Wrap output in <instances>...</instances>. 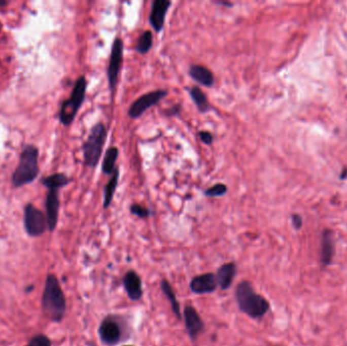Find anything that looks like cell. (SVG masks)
Returning a JSON list of instances; mask_svg holds the SVG:
<instances>
[{"instance_id":"1","label":"cell","mask_w":347,"mask_h":346,"mask_svg":"<svg viewBox=\"0 0 347 346\" xmlns=\"http://www.w3.org/2000/svg\"><path fill=\"white\" fill-rule=\"evenodd\" d=\"M42 309L46 318L54 323H60L65 316L66 298L60 282L54 274H48L46 277Z\"/></svg>"},{"instance_id":"2","label":"cell","mask_w":347,"mask_h":346,"mask_svg":"<svg viewBox=\"0 0 347 346\" xmlns=\"http://www.w3.org/2000/svg\"><path fill=\"white\" fill-rule=\"evenodd\" d=\"M234 297L239 310L252 319L262 318L270 308L269 301L257 293L251 282L247 280H242L236 285Z\"/></svg>"},{"instance_id":"3","label":"cell","mask_w":347,"mask_h":346,"mask_svg":"<svg viewBox=\"0 0 347 346\" xmlns=\"http://www.w3.org/2000/svg\"><path fill=\"white\" fill-rule=\"evenodd\" d=\"M97 333L103 345L116 346L130 338L132 328L124 316L110 314L99 323Z\"/></svg>"},{"instance_id":"4","label":"cell","mask_w":347,"mask_h":346,"mask_svg":"<svg viewBox=\"0 0 347 346\" xmlns=\"http://www.w3.org/2000/svg\"><path fill=\"white\" fill-rule=\"evenodd\" d=\"M39 149L34 145H26L19 157V162L14 169L11 183L15 188L22 187L34 181L39 175Z\"/></svg>"},{"instance_id":"5","label":"cell","mask_w":347,"mask_h":346,"mask_svg":"<svg viewBox=\"0 0 347 346\" xmlns=\"http://www.w3.org/2000/svg\"><path fill=\"white\" fill-rule=\"evenodd\" d=\"M107 136L108 132L102 123L98 122L92 126L86 141L83 143V158L86 166L95 167L97 165Z\"/></svg>"},{"instance_id":"6","label":"cell","mask_w":347,"mask_h":346,"mask_svg":"<svg viewBox=\"0 0 347 346\" xmlns=\"http://www.w3.org/2000/svg\"><path fill=\"white\" fill-rule=\"evenodd\" d=\"M86 86L87 82L85 77H78L75 81L70 97L62 102L59 113V119L64 126H69L73 122L79 108L84 101Z\"/></svg>"},{"instance_id":"7","label":"cell","mask_w":347,"mask_h":346,"mask_svg":"<svg viewBox=\"0 0 347 346\" xmlns=\"http://www.w3.org/2000/svg\"><path fill=\"white\" fill-rule=\"evenodd\" d=\"M23 214L24 228L29 236L42 235L48 229L46 214L31 203L25 205Z\"/></svg>"},{"instance_id":"8","label":"cell","mask_w":347,"mask_h":346,"mask_svg":"<svg viewBox=\"0 0 347 346\" xmlns=\"http://www.w3.org/2000/svg\"><path fill=\"white\" fill-rule=\"evenodd\" d=\"M123 41L120 38H116L112 46L109 66L107 70L109 86L112 92L115 91L116 86L118 84V77L123 60Z\"/></svg>"},{"instance_id":"9","label":"cell","mask_w":347,"mask_h":346,"mask_svg":"<svg viewBox=\"0 0 347 346\" xmlns=\"http://www.w3.org/2000/svg\"><path fill=\"white\" fill-rule=\"evenodd\" d=\"M167 93L168 92L165 89H156L139 96L131 103L128 111L129 117L132 119L139 118L146 110L156 105L160 99L167 95Z\"/></svg>"},{"instance_id":"10","label":"cell","mask_w":347,"mask_h":346,"mask_svg":"<svg viewBox=\"0 0 347 346\" xmlns=\"http://www.w3.org/2000/svg\"><path fill=\"white\" fill-rule=\"evenodd\" d=\"M183 317L188 336L192 341H195L204 330V322L196 308L192 305H186L184 307Z\"/></svg>"},{"instance_id":"11","label":"cell","mask_w":347,"mask_h":346,"mask_svg":"<svg viewBox=\"0 0 347 346\" xmlns=\"http://www.w3.org/2000/svg\"><path fill=\"white\" fill-rule=\"evenodd\" d=\"M190 289L196 294L212 293L216 290L218 284L213 273H203L192 278L190 281Z\"/></svg>"},{"instance_id":"12","label":"cell","mask_w":347,"mask_h":346,"mask_svg":"<svg viewBox=\"0 0 347 346\" xmlns=\"http://www.w3.org/2000/svg\"><path fill=\"white\" fill-rule=\"evenodd\" d=\"M46 217L48 223V229L52 232L57 226L60 200H59V190H49L46 196Z\"/></svg>"},{"instance_id":"13","label":"cell","mask_w":347,"mask_h":346,"mask_svg":"<svg viewBox=\"0 0 347 346\" xmlns=\"http://www.w3.org/2000/svg\"><path fill=\"white\" fill-rule=\"evenodd\" d=\"M123 286L128 297L133 301H138L143 296L142 281L134 270H129L123 277Z\"/></svg>"},{"instance_id":"14","label":"cell","mask_w":347,"mask_h":346,"mask_svg":"<svg viewBox=\"0 0 347 346\" xmlns=\"http://www.w3.org/2000/svg\"><path fill=\"white\" fill-rule=\"evenodd\" d=\"M171 2L168 0H154L149 14V22L156 32H159L164 24L166 12Z\"/></svg>"},{"instance_id":"15","label":"cell","mask_w":347,"mask_h":346,"mask_svg":"<svg viewBox=\"0 0 347 346\" xmlns=\"http://www.w3.org/2000/svg\"><path fill=\"white\" fill-rule=\"evenodd\" d=\"M236 275V265L233 262L222 264L216 271L215 277L217 284L222 290H227L232 285L233 279Z\"/></svg>"},{"instance_id":"16","label":"cell","mask_w":347,"mask_h":346,"mask_svg":"<svg viewBox=\"0 0 347 346\" xmlns=\"http://www.w3.org/2000/svg\"><path fill=\"white\" fill-rule=\"evenodd\" d=\"M189 74L195 81L204 86L210 87L214 83L213 73L205 66L194 64L190 67Z\"/></svg>"},{"instance_id":"17","label":"cell","mask_w":347,"mask_h":346,"mask_svg":"<svg viewBox=\"0 0 347 346\" xmlns=\"http://www.w3.org/2000/svg\"><path fill=\"white\" fill-rule=\"evenodd\" d=\"M160 288H161V291L164 294V296L169 301L170 307H171V310H172L174 315L177 317L178 320H182V313H181L180 303H179V301L177 299L176 293H175L170 283L166 279H162L160 281Z\"/></svg>"},{"instance_id":"18","label":"cell","mask_w":347,"mask_h":346,"mask_svg":"<svg viewBox=\"0 0 347 346\" xmlns=\"http://www.w3.org/2000/svg\"><path fill=\"white\" fill-rule=\"evenodd\" d=\"M334 245L332 238V232L326 230L322 235V249H321V260L324 265H329L333 258Z\"/></svg>"},{"instance_id":"19","label":"cell","mask_w":347,"mask_h":346,"mask_svg":"<svg viewBox=\"0 0 347 346\" xmlns=\"http://www.w3.org/2000/svg\"><path fill=\"white\" fill-rule=\"evenodd\" d=\"M118 181H119V168H115V170L113 171V174L111 175V179L108 181L106 188H105V194H103V208L107 209L108 207H110L117 185H118Z\"/></svg>"},{"instance_id":"20","label":"cell","mask_w":347,"mask_h":346,"mask_svg":"<svg viewBox=\"0 0 347 346\" xmlns=\"http://www.w3.org/2000/svg\"><path fill=\"white\" fill-rule=\"evenodd\" d=\"M70 182V179L62 172L53 174L43 179L42 183L46 186L49 190H59L60 188L66 186Z\"/></svg>"},{"instance_id":"21","label":"cell","mask_w":347,"mask_h":346,"mask_svg":"<svg viewBox=\"0 0 347 346\" xmlns=\"http://www.w3.org/2000/svg\"><path fill=\"white\" fill-rule=\"evenodd\" d=\"M119 150L117 147H110L105 154L102 164H101V170L106 175H112L115 170V163L116 159L118 158Z\"/></svg>"},{"instance_id":"22","label":"cell","mask_w":347,"mask_h":346,"mask_svg":"<svg viewBox=\"0 0 347 346\" xmlns=\"http://www.w3.org/2000/svg\"><path fill=\"white\" fill-rule=\"evenodd\" d=\"M190 95L193 99V101L195 102L196 107L198 108V110L201 113H205L210 109V105L209 101L207 99V96L205 95V93L202 91L201 88L194 86L190 89Z\"/></svg>"},{"instance_id":"23","label":"cell","mask_w":347,"mask_h":346,"mask_svg":"<svg viewBox=\"0 0 347 346\" xmlns=\"http://www.w3.org/2000/svg\"><path fill=\"white\" fill-rule=\"evenodd\" d=\"M153 36L150 30H145L138 39L136 44V51L140 54H146L152 47Z\"/></svg>"},{"instance_id":"24","label":"cell","mask_w":347,"mask_h":346,"mask_svg":"<svg viewBox=\"0 0 347 346\" xmlns=\"http://www.w3.org/2000/svg\"><path fill=\"white\" fill-rule=\"evenodd\" d=\"M227 192V187L224 184L218 183L208 188L204 193L207 197H221Z\"/></svg>"},{"instance_id":"25","label":"cell","mask_w":347,"mask_h":346,"mask_svg":"<svg viewBox=\"0 0 347 346\" xmlns=\"http://www.w3.org/2000/svg\"><path fill=\"white\" fill-rule=\"evenodd\" d=\"M26 346H52V343L48 336L44 334H38L29 340Z\"/></svg>"},{"instance_id":"26","label":"cell","mask_w":347,"mask_h":346,"mask_svg":"<svg viewBox=\"0 0 347 346\" xmlns=\"http://www.w3.org/2000/svg\"><path fill=\"white\" fill-rule=\"evenodd\" d=\"M130 211L132 214L139 218H147L150 215V210L139 205V204H133L130 206Z\"/></svg>"},{"instance_id":"27","label":"cell","mask_w":347,"mask_h":346,"mask_svg":"<svg viewBox=\"0 0 347 346\" xmlns=\"http://www.w3.org/2000/svg\"><path fill=\"white\" fill-rule=\"evenodd\" d=\"M198 135H199L200 140H201L203 143H205L206 145H211V144H212V142H213V136H212V134H211L210 132H208V131H200V132L198 133Z\"/></svg>"},{"instance_id":"28","label":"cell","mask_w":347,"mask_h":346,"mask_svg":"<svg viewBox=\"0 0 347 346\" xmlns=\"http://www.w3.org/2000/svg\"><path fill=\"white\" fill-rule=\"evenodd\" d=\"M180 112H181V106L180 105H175V106H171L169 109L165 110L164 115L167 116V117H171V116L178 115Z\"/></svg>"},{"instance_id":"29","label":"cell","mask_w":347,"mask_h":346,"mask_svg":"<svg viewBox=\"0 0 347 346\" xmlns=\"http://www.w3.org/2000/svg\"><path fill=\"white\" fill-rule=\"evenodd\" d=\"M292 224L296 229H299L302 224V219L298 214H293L292 215Z\"/></svg>"},{"instance_id":"30","label":"cell","mask_w":347,"mask_h":346,"mask_svg":"<svg viewBox=\"0 0 347 346\" xmlns=\"http://www.w3.org/2000/svg\"><path fill=\"white\" fill-rule=\"evenodd\" d=\"M216 4H219V5H225V6H231L232 3L230 2H227V1H214Z\"/></svg>"},{"instance_id":"31","label":"cell","mask_w":347,"mask_h":346,"mask_svg":"<svg viewBox=\"0 0 347 346\" xmlns=\"http://www.w3.org/2000/svg\"><path fill=\"white\" fill-rule=\"evenodd\" d=\"M7 5V1H0V6H5Z\"/></svg>"},{"instance_id":"32","label":"cell","mask_w":347,"mask_h":346,"mask_svg":"<svg viewBox=\"0 0 347 346\" xmlns=\"http://www.w3.org/2000/svg\"><path fill=\"white\" fill-rule=\"evenodd\" d=\"M122 346H133V345H122Z\"/></svg>"}]
</instances>
